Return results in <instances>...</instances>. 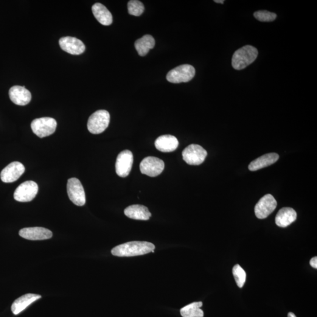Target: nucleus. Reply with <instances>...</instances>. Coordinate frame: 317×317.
<instances>
[{"mask_svg":"<svg viewBox=\"0 0 317 317\" xmlns=\"http://www.w3.org/2000/svg\"><path fill=\"white\" fill-rule=\"evenodd\" d=\"M155 249L153 244L147 242H130L117 246L112 250L111 253L117 257H133L154 252Z\"/></svg>","mask_w":317,"mask_h":317,"instance_id":"1","label":"nucleus"},{"mask_svg":"<svg viewBox=\"0 0 317 317\" xmlns=\"http://www.w3.org/2000/svg\"><path fill=\"white\" fill-rule=\"evenodd\" d=\"M258 50L251 46H246L234 52L232 58V66L235 69L241 70L246 68L256 60Z\"/></svg>","mask_w":317,"mask_h":317,"instance_id":"2","label":"nucleus"},{"mask_svg":"<svg viewBox=\"0 0 317 317\" xmlns=\"http://www.w3.org/2000/svg\"><path fill=\"white\" fill-rule=\"evenodd\" d=\"M110 114L107 111H97L89 117L87 124L88 130L92 134L102 133L108 127Z\"/></svg>","mask_w":317,"mask_h":317,"instance_id":"3","label":"nucleus"},{"mask_svg":"<svg viewBox=\"0 0 317 317\" xmlns=\"http://www.w3.org/2000/svg\"><path fill=\"white\" fill-rule=\"evenodd\" d=\"M57 121L52 117H44L35 119L31 124L33 133L43 138L54 133L57 128Z\"/></svg>","mask_w":317,"mask_h":317,"instance_id":"4","label":"nucleus"},{"mask_svg":"<svg viewBox=\"0 0 317 317\" xmlns=\"http://www.w3.org/2000/svg\"><path fill=\"white\" fill-rule=\"evenodd\" d=\"M195 75V69L192 66L184 64L171 70L167 73V79L173 83L189 82Z\"/></svg>","mask_w":317,"mask_h":317,"instance_id":"5","label":"nucleus"},{"mask_svg":"<svg viewBox=\"0 0 317 317\" xmlns=\"http://www.w3.org/2000/svg\"><path fill=\"white\" fill-rule=\"evenodd\" d=\"M68 197L75 205L83 206L86 203L85 193L79 179L71 178L67 183Z\"/></svg>","mask_w":317,"mask_h":317,"instance_id":"6","label":"nucleus"},{"mask_svg":"<svg viewBox=\"0 0 317 317\" xmlns=\"http://www.w3.org/2000/svg\"><path fill=\"white\" fill-rule=\"evenodd\" d=\"M207 155V151L201 146L196 144L188 146L182 152L184 161L190 165L201 164L205 160Z\"/></svg>","mask_w":317,"mask_h":317,"instance_id":"7","label":"nucleus"},{"mask_svg":"<svg viewBox=\"0 0 317 317\" xmlns=\"http://www.w3.org/2000/svg\"><path fill=\"white\" fill-rule=\"evenodd\" d=\"M38 191V184L33 181H26L17 188L14 198L19 202H29L35 198Z\"/></svg>","mask_w":317,"mask_h":317,"instance_id":"8","label":"nucleus"},{"mask_svg":"<svg viewBox=\"0 0 317 317\" xmlns=\"http://www.w3.org/2000/svg\"><path fill=\"white\" fill-rule=\"evenodd\" d=\"M164 169V162L156 157H147L142 160L140 164L141 173L150 177H156L161 175Z\"/></svg>","mask_w":317,"mask_h":317,"instance_id":"9","label":"nucleus"},{"mask_svg":"<svg viewBox=\"0 0 317 317\" xmlns=\"http://www.w3.org/2000/svg\"><path fill=\"white\" fill-rule=\"evenodd\" d=\"M277 206L276 199L270 194L264 196L255 206L254 212L259 219L267 218L274 211Z\"/></svg>","mask_w":317,"mask_h":317,"instance_id":"10","label":"nucleus"},{"mask_svg":"<svg viewBox=\"0 0 317 317\" xmlns=\"http://www.w3.org/2000/svg\"><path fill=\"white\" fill-rule=\"evenodd\" d=\"M133 162L132 151L125 150L121 151L117 157L116 168L117 175L121 178L127 177L131 172Z\"/></svg>","mask_w":317,"mask_h":317,"instance_id":"11","label":"nucleus"},{"mask_svg":"<svg viewBox=\"0 0 317 317\" xmlns=\"http://www.w3.org/2000/svg\"><path fill=\"white\" fill-rule=\"evenodd\" d=\"M25 172V167L21 163H11L1 171L0 178L4 183H12L17 181Z\"/></svg>","mask_w":317,"mask_h":317,"instance_id":"12","label":"nucleus"},{"mask_svg":"<svg viewBox=\"0 0 317 317\" xmlns=\"http://www.w3.org/2000/svg\"><path fill=\"white\" fill-rule=\"evenodd\" d=\"M22 238L29 240H44L52 237V233L44 227H35L24 228L19 232Z\"/></svg>","mask_w":317,"mask_h":317,"instance_id":"13","label":"nucleus"},{"mask_svg":"<svg viewBox=\"0 0 317 317\" xmlns=\"http://www.w3.org/2000/svg\"><path fill=\"white\" fill-rule=\"evenodd\" d=\"M61 49L72 55L82 54L85 50V45L79 39L66 36L59 40Z\"/></svg>","mask_w":317,"mask_h":317,"instance_id":"14","label":"nucleus"},{"mask_svg":"<svg viewBox=\"0 0 317 317\" xmlns=\"http://www.w3.org/2000/svg\"><path fill=\"white\" fill-rule=\"evenodd\" d=\"M9 96L14 103L19 106L29 104L32 100V94L24 86L11 87L9 91Z\"/></svg>","mask_w":317,"mask_h":317,"instance_id":"15","label":"nucleus"},{"mask_svg":"<svg viewBox=\"0 0 317 317\" xmlns=\"http://www.w3.org/2000/svg\"><path fill=\"white\" fill-rule=\"evenodd\" d=\"M155 145L157 150L162 152H172L178 148L179 141L175 136L165 134L156 139Z\"/></svg>","mask_w":317,"mask_h":317,"instance_id":"16","label":"nucleus"},{"mask_svg":"<svg viewBox=\"0 0 317 317\" xmlns=\"http://www.w3.org/2000/svg\"><path fill=\"white\" fill-rule=\"evenodd\" d=\"M124 213L128 217L137 220H148L151 217L148 207L140 204L128 206L125 209Z\"/></svg>","mask_w":317,"mask_h":317,"instance_id":"17","label":"nucleus"},{"mask_svg":"<svg viewBox=\"0 0 317 317\" xmlns=\"http://www.w3.org/2000/svg\"><path fill=\"white\" fill-rule=\"evenodd\" d=\"M41 298L40 295L35 294H27L15 300L11 305V311L15 315L23 311L25 308L29 307L33 302Z\"/></svg>","mask_w":317,"mask_h":317,"instance_id":"18","label":"nucleus"},{"mask_svg":"<svg viewBox=\"0 0 317 317\" xmlns=\"http://www.w3.org/2000/svg\"><path fill=\"white\" fill-rule=\"evenodd\" d=\"M297 219V213L291 207H283L277 213L276 223L280 227H286Z\"/></svg>","mask_w":317,"mask_h":317,"instance_id":"19","label":"nucleus"},{"mask_svg":"<svg viewBox=\"0 0 317 317\" xmlns=\"http://www.w3.org/2000/svg\"><path fill=\"white\" fill-rule=\"evenodd\" d=\"M279 159V155L276 153L266 154L251 162L249 165V169L251 171H256L263 169L274 164Z\"/></svg>","mask_w":317,"mask_h":317,"instance_id":"20","label":"nucleus"},{"mask_svg":"<svg viewBox=\"0 0 317 317\" xmlns=\"http://www.w3.org/2000/svg\"><path fill=\"white\" fill-rule=\"evenodd\" d=\"M92 13L98 21L105 26H108L112 23V14L105 5L100 3L95 4L92 7Z\"/></svg>","mask_w":317,"mask_h":317,"instance_id":"21","label":"nucleus"},{"mask_svg":"<svg viewBox=\"0 0 317 317\" xmlns=\"http://www.w3.org/2000/svg\"><path fill=\"white\" fill-rule=\"evenodd\" d=\"M155 41L152 36L145 35L138 39L134 43V47L137 53L141 57L147 55L150 50L155 47Z\"/></svg>","mask_w":317,"mask_h":317,"instance_id":"22","label":"nucleus"},{"mask_svg":"<svg viewBox=\"0 0 317 317\" xmlns=\"http://www.w3.org/2000/svg\"><path fill=\"white\" fill-rule=\"evenodd\" d=\"M202 306L203 302L201 301L187 305L181 310V316L183 317H203V311L200 309Z\"/></svg>","mask_w":317,"mask_h":317,"instance_id":"23","label":"nucleus"},{"mask_svg":"<svg viewBox=\"0 0 317 317\" xmlns=\"http://www.w3.org/2000/svg\"><path fill=\"white\" fill-rule=\"evenodd\" d=\"M233 274L238 287L242 288L246 282V273L240 265H235L233 268Z\"/></svg>","mask_w":317,"mask_h":317,"instance_id":"24","label":"nucleus"},{"mask_svg":"<svg viewBox=\"0 0 317 317\" xmlns=\"http://www.w3.org/2000/svg\"><path fill=\"white\" fill-rule=\"evenodd\" d=\"M128 13L134 16H140L142 15L145 10L144 4L137 0H131L128 4Z\"/></svg>","mask_w":317,"mask_h":317,"instance_id":"25","label":"nucleus"},{"mask_svg":"<svg viewBox=\"0 0 317 317\" xmlns=\"http://www.w3.org/2000/svg\"><path fill=\"white\" fill-rule=\"evenodd\" d=\"M254 17L262 22H271L277 17L276 14L267 11H258L254 14Z\"/></svg>","mask_w":317,"mask_h":317,"instance_id":"26","label":"nucleus"},{"mask_svg":"<svg viewBox=\"0 0 317 317\" xmlns=\"http://www.w3.org/2000/svg\"><path fill=\"white\" fill-rule=\"evenodd\" d=\"M311 267L317 269V257H314L311 259L310 262Z\"/></svg>","mask_w":317,"mask_h":317,"instance_id":"27","label":"nucleus"},{"mask_svg":"<svg viewBox=\"0 0 317 317\" xmlns=\"http://www.w3.org/2000/svg\"><path fill=\"white\" fill-rule=\"evenodd\" d=\"M215 2H217V3L223 4L224 1V0H215Z\"/></svg>","mask_w":317,"mask_h":317,"instance_id":"28","label":"nucleus"},{"mask_svg":"<svg viewBox=\"0 0 317 317\" xmlns=\"http://www.w3.org/2000/svg\"><path fill=\"white\" fill-rule=\"evenodd\" d=\"M288 317H297L295 314L293 313H289L288 314Z\"/></svg>","mask_w":317,"mask_h":317,"instance_id":"29","label":"nucleus"}]
</instances>
